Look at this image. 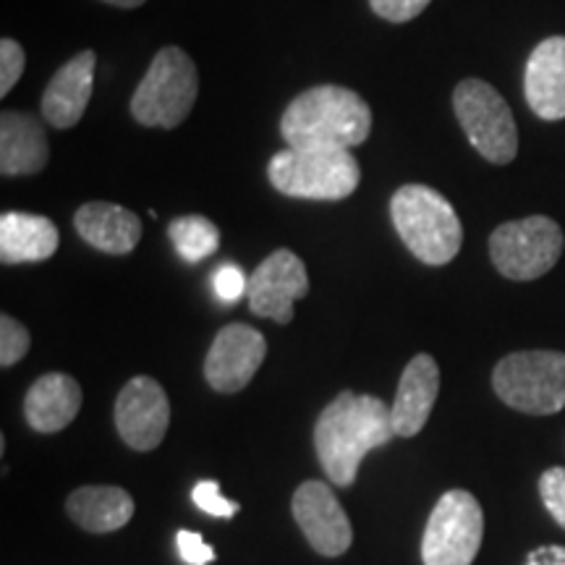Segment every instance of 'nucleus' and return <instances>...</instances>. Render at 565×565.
Listing matches in <instances>:
<instances>
[{"label": "nucleus", "mask_w": 565, "mask_h": 565, "mask_svg": "<svg viewBox=\"0 0 565 565\" xmlns=\"http://www.w3.org/2000/svg\"><path fill=\"white\" fill-rule=\"evenodd\" d=\"M393 437L391 408L377 395L343 391L317 419L315 450L330 482L351 487L364 456Z\"/></svg>", "instance_id": "1"}, {"label": "nucleus", "mask_w": 565, "mask_h": 565, "mask_svg": "<svg viewBox=\"0 0 565 565\" xmlns=\"http://www.w3.org/2000/svg\"><path fill=\"white\" fill-rule=\"evenodd\" d=\"M291 150H351L372 134V108L359 92L320 84L294 97L280 118Z\"/></svg>", "instance_id": "2"}, {"label": "nucleus", "mask_w": 565, "mask_h": 565, "mask_svg": "<svg viewBox=\"0 0 565 565\" xmlns=\"http://www.w3.org/2000/svg\"><path fill=\"white\" fill-rule=\"evenodd\" d=\"M391 217L401 242L429 267L454 263L463 244V225L454 204L433 186L406 183L391 200Z\"/></svg>", "instance_id": "3"}, {"label": "nucleus", "mask_w": 565, "mask_h": 565, "mask_svg": "<svg viewBox=\"0 0 565 565\" xmlns=\"http://www.w3.org/2000/svg\"><path fill=\"white\" fill-rule=\"evenodd\" d=\"M267 179L294 200L341 202L362 183V166L351 150H282L273 154Z\"/></svg>", "instance_id": "4"}, {"label": "nucleus", "mask_w": 565, "mask_h": 565, "mask_svg": "<svg viewBox=\"0 0 565 565\" xmlns=\"http://www.w3.org/2000/svg\"><path fill=\"white\" fill-rule=\"evenodd\" d=\"M196 95H200V74L192 55L168 45L154 55L147 74L141 76L131 97V116L150 129H175L189 118Z\"/></svg>", "instance_id": "5"}, {"label": "nucleus", "mask_w": 565, "mask_h": 565, "mask_svg": "<svg viewBox=\"0 0 565 565\" xmlns=\"http://www.w3.org/2000/svg\"><path fill=\"white\" fill-rule=\"evenodd\" d=\"M492 387L505 406L521 414L550 416L565 408V353L515 351L498 362Z\"/></svg>", "instance_id": "6"}, {"label": "nucleus", "mask_w": 565, "mask_h": 565, "mask_svg": "<svg viewBox=\"0 0 565 565\" xmlns=\"http://www.w3.org/2000/svg\"><path fill=\"white\" fill-rule=\"evenodd\" d=\"M454 110L469 145L492 166H508L519 154V129L511 105L482 79L458 82Z\"/></svg>", "instance_id": "7"}, {"label": "nucleus", "mask_w": 565, "mask_h": 565, "mask_svg": "<svg viewBox=\"0 0 565 565\" xmlns=\"http://www.w3.org/2000/svg\"><path fill=\"white\" fill-rule=\"evenodd\" d=\"M563 228L553 217L532 215L498 225L490 236V259L508 280H536L561 259Z\"/></svg>", "instance_id": "8"}, {"label": "nucleus", "mask_w": 565, "mask_h": 565, "mask_svg": "<svg viewBox=\"0 0 565 565\" xmlns=\"http://www.w3.org/2000/svg\"><path fill=\"white\" fill-rule=\"evenodd\" d=\"M484 540V513L466 490H450L437 500L422 540L424 565H471Z\"/></svg>", "instance_id": "9"}, {"label": "nucleus", "mask_w": 565, "mask_h": 565, "mask_svg": "<svg viewBox=\"0 0 565 565\" xmlns=\"http://www.w3.org/2000/svg\"><path fill=\"white\" fill-rule=\"evenodd\" d=\"M307 294L309 275L301 259L291 249H275L249 275L246 301H249L252 315L288 324L294 320V303Z\"/></svg>", "instance_id": "10"}, {"label": "nucleus", "mask_w": 565, "mask_h": 565, "mask_svg": "<svg viewBox=\"0 0 565 565\" xmlns=\"http://www.w3.org/2000/svg\"><path fill=\"white\" fill-rule=\"evenodd\" d=\"M171 424V401L158 380L139 374L124 385L116 398V427L134 450H154L166 440Z\"/></svg>", "instance_id": "11"}, {"label": "nucleus", "mask_w": 565, "mask_h": 565, "mask_svg": "<svg viewBox=\"0 0 565 565\" xmlns=\"http://www.w3.org/2000/svg\"><path fill=\"white\" fill-rule=\"evenodd\" d=\"M267 356V341L257 328L244 322L225 324L204 359V377L212 391L238 393L252 383Z\"/></svg>", "instance_id": "12"}, {"label": "nucleus", "mask_w": 565, "mask_h": 565, "mask_svg": "<svg viewBox=\"0 0 565 565\" xmlns=\"http://www.w3.org/2000/svg\"><path fill=\"white\" fill-rule=\"evenodd\" d=\"M294 519L317 553L338 557L351 547L353 532L343 505L324 482H303L291 500Z\"/></svg>", "instance_id": "13"}, {"label": "nucleus", "mask_w": 565, "mask_h": 565, "mask_svg": "<svg viewBox=\"0 0 565 565\" xmlns=\"http://www.w3.org/2000/svg\"><path fill=\"white\" fill-rule=\"evenodd\" d=\"M95 51H82L63 63L53 74V79L47 82L40 108L42 118L53 129H74L82 121L92 100V87H95Z\"/></svg>", "instance_id": "14"}, {"label": "nucleus", "mask_w": 565, "mask_h": 565, "mask_svg": "<svg viewBox=\"0 0 565 565\" xmlns=\"http://www.w3.org/2000/svg\"><path fill=\"white\" fill-rule=\"evenodd\" d=\"M437 393H440V366L429 353H416L401 374L391 406L395 437H414L422 433L435 408Z\"/></svg>", "instance_id": "15"}, {"label": "nucleus", "mask_w": 565, "mask_h": 565, "mask_svg": "<svg viewBox=\"0 0 565 565\" xmlns=\"http://www.w3.org/2000/svg\"><path fill=\"white\" fill-rule=\"evenodd\" d=\"M524 95L542 121L565 118V38H547L526 61Z\"/></svg>", "instance_id": "16"}, {"label": "nucleus", "mask_w": 565, "mask_h": 565, "mask_svg": "<svg viewBox=\"0 0 565 565\" xmlns=\"http://www.w3.org/2000/svg\"><path fill=\"white\" fill-rule=\"evenodd\" d=\"M51 160L45 126L24 110H3L0 116V173L34 175Z\"/></svg>", "instance_id": "17"}, {"label": "nucleus", "mask_w": 565, "mask_h": 565, "mask_svg": "<svg viewBox=\"0 0 565 565\" xmlns=\"http://www.w3.org/2000/svg\"><path fill=\"white\" fill-rule=\"evenodd\" d=\"M74 228L92 249L105 254H129L141 238L137 212L113 202H87L76 210Z\"/></svg>", "instance_id": "18"}, {"label": "nucleus", "mask_w": 565, "mask_h": 565, "mask_svg": "<svg viewBox=\"0 0 565 565\" xmlns=\"http://www.w3.org/2000/svg\"><path fill=\"white\" fill-rule=\"evenodd\" d=\"M61 236L51 217L30 212H3L0 215V263L26 265L45 263L58 252Z\"/></svg>", "instance_id": "19"}, {"label": "nucleus", "mask_w": 565, "mask_h": 565, "mask_svg": "<svg viewBox=\"0 0 565 565\" xmlns=\"http://www.w3.org/2000/svg\"><path fill=\"white\" fill-rule=\"evenodd\" d=\"M82 408V387L63 372L42 374L30 387L24 401V414L32 429L53 435L66 429Z\"/></svg>", "instance_id": "20"}, {"label": "nucleus", "mask_w": 565, "mask_h": 565, "mask_svg": "<svg viewBox=\"0 0 565 565\" xmlns=\"http://www.w3.org/2000/svg\"><path fill=\"white\" fill-rule=\"evenodd\" d=\"M66 511L84 532L108 534L129 524L134 515V500L121 487H79L68 494Z\"/></svg>", "instance_id": "21"}, {"label": "nucleus", "mask_w": 565, "mask_h": 565, "mask_svg": "<svg viewBox=\"0 0 565 565\" xmlns=\"http://www.w3.org/2000/svg\"><path fill=\"white\" fill-rule=\"evenodd\" d=\"M168 236L186 263H202V259L212 257L221 246V231L217 225L204 215H183L175 217L168 228Z\"/></svg>", "instance_id": "22"}, {"label": "nucleus", "mask_w": 565, "mask_h": 565, "mask_svg": "<svg viewBox=\"0 0 565 565\" xmlns=\"http://www.w3.org/2000/svg\"><path fill=\"white\" fill-rule=\"evenodd\" d=\"M30 345H32L30 330H26L17 317L11 315L0 317V364H3L6 370L21 362V359L26 356V351H30Z\"/></svg>", "instance_id": "23"}, {"label": "nucleus", "mask_w": 565, "mask_h": 565, "mask_svg": "<svg viewBox=\"0 0 565 565\" xmlns=\"http://www.w3.org/2000/svg\"><path fill=\"white\" fill-rule=\"evenodd\" d=\"M26 68V53L17 40L3 38L0 40V95H9L17 87Z\"/></svg>", "instance_id": "24"}, {"label": "nucleus", "mask_w": 565, "mask_h": 565, "mask_svg": "<svg viewBox=\"0 0 565 565\" xmlns=\"http://www.w3.org/2000/svg\"><path fill=\"white\" fill-rule=\"evenodd\" d=\"M540 494L542 503L550 511V515L565 529V469L563 466H553L545 475L540 477Z\"/></svg>", "instance_id": "25"}, {"label": "nucleus", "mask_w": 565, "mask_h": 565, "mask_svg": "<svg viewBox=\"0 0 565 565\" xmlns=\"http://www.w3.org/2000/svg\"><path fill=\"white\" fill-rule=\"evenodd\" d=\"M192 498L200 511H204L207 515H215V519H233V515L238 513V503L223 498L221 487H217V482H210V479L194 487Z\"/></svg>", "instance_id": "26"}, {"label": "nucleus", "mask_w": 565, "mask_h": 565, "mask_svg": "<svg viewBox=\"0 0 565 565\" xmlns=\"http://www.w3.org/2000/svg\"><path fill=\"white\" fill-rule=\"evenodd\" d=\"M429 3L433 0H370L372 11L391 24H406V21L419 17Z\"/></svg>", "instance_id": "27"}, {"label": "nucleus", "mask_w": 565, "mask_h": 565, "mask_svg": "<svg viewBox=\"0 0 565 565\" xmlns=\"http://www.w3.org/2000/svg\"><path fill=\"white\" fill-rule=\"evenodd\" d=\"M249 291V278L236 265H223L215 273V294L225 303L238 301Z\"/></svg>", "instance_id": "28"}, {"label": "nucleus", "mask_w": 565, "mask_h": 565, "mask_svg": "<svg viewBox=\"0 0 565 565\" xmlns=\"http://www.w3.org/2000/svg\"><path fill=\"white\" fill-rule=\"evenodd\" d=\"M175 545H179V555L186 565H207L215 561V550L202 540V534L196 532H179L175 536Z\"/></svg>", "instance_id": "29"}, {"label": "nucleus", "mask_w": 565, "mask_h": 565, "mask_svg": "<svg viewBox=\"0 0 565 565\" xmlns=\"http://www.w3.org/2000/svg\"><path fill=\"white\" fill-rule=\"evenodd\" d=\"M103 3L116 6V9H139V6H145L147 0H103Z\"/></svg>", "instance_id": "30"}]
</instances>
